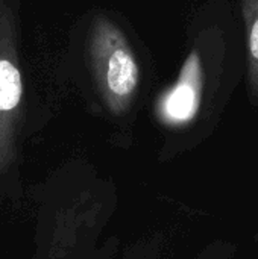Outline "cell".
Returning a JSON list of instances; mask_svg holds the SVG:
<instances>
[{
  "label": "cell",
  "mask_w": 258,
  "mask_h": 259,
  "mask_svg": "<svg viewBox=\"0 0 258 259\" xmlns=\"http://www.w3.org/2000/svg\"><path fill=\"white\" fill-rule=\"evenodd\" d=\"M88 55L105 106L116 115L125 114L140 85V67L126 35L106 17H97L90 33Z\"/></svg>",
  "instance_id": "1"
},
{
  "label": "cell",
  "mask_w": 258,
  "mask_h": 259,
  "mask_svg": "<svg viewBox=\"0 0 258 259\" xmlns=\"http://www.w3.org/2000/svg\"><path fill=\"white\" fill-rule=\"evenodd\" d=\"M204 88V68L201 56L193 50L182 64L175 85L158 102L160 118L170 126L190 123L199 111Z\"/></svg>",
  "instance_id": "2"
},
{
  "label": "cell",
  "mask_w": 258,
  "mask_h": 259,
  "mask_svg": "<svg viewBox=\"0 0 258 259\" xmlns=\"http://www.w3.org/2000/svg\"><path fill=\"white\" fill-rule=\"evenodd\" d=\"M248 36V83L252 99L258 97V0H242Z\"/></svg>",
  "instance_id": "3"
}]
</instances>
